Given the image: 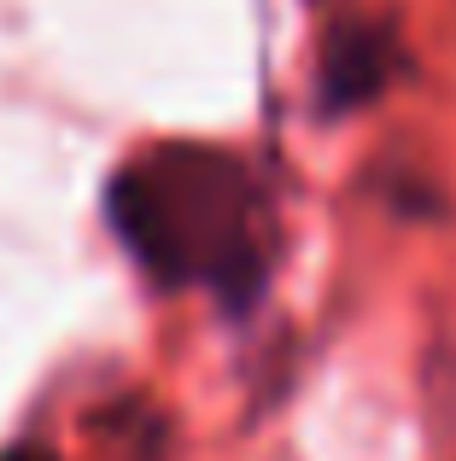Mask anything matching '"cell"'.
<instances>
[{"instance_id": "6da1fadb", "label": "cell", "mask_w": 456, "mask_h": 461, "mask_svg": "<svg viewBox=\"0 0 456 461\" xmlns=\"http://www.w3.org/2000/svg\"><path fill=\"white\" fill-rule=\"evenodd\" d=\"M112 234L159 286H217L246 304L263 281V193L211 147H152L112 181Z\"/></svg>"}, {"instance_id": "7a4b0ae2", "label": "cell", "mask_w": 456, "mask_h": 461, "mask_svg": "<svg viewBox=\"0 0 456 461\" xmlns=\"http://www.w3.org/2000/svg\"><path fill=\"white\" fill-rule=\"evenodd\" d=\"M392 70V53L380 35L369 30H340L328 41V59H322V88H328L333 105H363L369 94L380 88V77Z\"/></svg>"}]
</instances>
